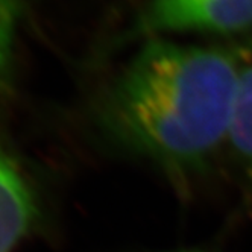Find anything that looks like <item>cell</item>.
Instances as JSON below:
<instances>
[{"label": "cell", "instance_id": "4", "mask_svg": "<svg viewBox=\"0 0 252 252\" xmlns=\"http://www.w3.org/2000/svg\"><path fill=\"white\" fill-rule=\"evenodd\" d=\"M228 149L252 193V61L245 65L240 76Z\"/></svg>", "mask_w": 252, "mask_h": 252}, {"label": "cell", "instance_id": "3", "mask_svg": "<svg viewBox=\"0 0 252 252\" xmlns=\"http://www.w3.org/2000/svg\"><path fill=\"white\" fill-rule=\"evenodd\" d=\"M33 216L31 193L0 146V252H9L28 231Z\"/></svg>", "mask_w": 252, "mask_h": 252}, {"label": "cell", "instance_id": "2", "mask_svg": "<svg viewBox=\"0 0 252 252\" xmlns=\"http://www.w3.org/2000/svg\"><path fill=\"white\" fill-rule=\"evenodd\" d=\"M252 26V0H148L134 31L149 38L167 32H239Z\"/></svg>", "mask_w": 252, "mask_h": 252}, {"label": "cell", "instance_id": "6", "mask_svg": "<svg viewBox=\"0 0 252 252\" xmlns=\"http://www.w3.org/2000/svg\"><path fill=\"white\" fill-rule=\"evenodd\" d=\"M178 252H202V251H178Z\"/></svg>", "mask_w": 252, "mask_h": 252}, {"label": "cell", "instance_id": "5", "mask_svg": "<svg viewBox=\"0 0 252 252\" xmlns=\"http://www.w3.org/2000/svg\"><path fill=\"white\" fill-rule=\"evenodd\" d=\"M22 11L23 0H0V87L9 76Z\"/></svg>", "mask_w": 252, "mask_h": 252}, {"label": "cell", "instance_id": "1", "mask_svg": "<svg viewBox=\"0 0 252 252\" xmlns=\"http://www.w3.org/2000/svg\"><path fill=\"white\" fill-rule=\"evenodd\" d=\"M246 64L225 47L148 38L108 90L105 128L119 145L186 184L228 148Z\"/></svg>", "mask_w": 252, "mask_h": 252}]
</instances>
